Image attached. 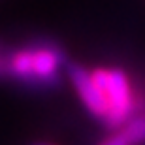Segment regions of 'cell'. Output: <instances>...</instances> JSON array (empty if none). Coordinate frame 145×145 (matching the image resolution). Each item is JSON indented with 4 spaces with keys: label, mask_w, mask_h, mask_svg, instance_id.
Listing matches in <instances>:
<instances>
[{
    "label": "cell",
    "mask_w": 145,
    "mask_h": 145,
    "mask_svg": "<svg viewBox=\"0 0 145 145\" xmlns=\"http://www.w3.org/2000/svg\"><path fill=\"white\" fill-rule=\"evenodd\" d=\"M145 141V113H138L128 123L104 138L98 145H138Z\"/></svg>",
    "instance_id": "277c9868"
},
{
    "label": "cell",
    "mask_w": 145,
    "mask_h": 145,
    "mask_svg": "<svg viewBox=\"0 0 145 145\" xmlns=\"http://www.w3.org/2000/svg\"><path fill=\"white\" fill-rule=\"evenodd\" d=\"M92 81L102 94V100L108 109L106 126L119 130L128 123L130 119L138 115L141 108L138 106V96L132 91L126 72L121 68H96L92 70Z\"/></svg>",
    "instance_id": "7a4b0ae2"
},
{
    "label": "cell",
    "mask_w": 145,
    "mask_h": 145,
    "mask_svg": "<svg viewBox=\"0 0 145 145\" xmlns=\"http://www.w3.org/2000/svg\"><path fill=\"white\" fill-rule=\"evenodd\" d=\"M64 53L57 45H30L4 53V77H13L27 85L55 87L60 83L59 68Z\"/></svg>",
    "instance_id": "6da1fadb"
},
{
    "label": "cell",
    "mask_w": 145,
    "mask_h": 145,
    "mask_svg": "<svg viewBox=\"0 0 145 145\" xmlns=\"http://www.w3.org/2000/svg\"><path fill=\"white\" fill-rule=\"evenodd\" d=\"M68 75H70L72 85H74L75 92H77V96L81 98L83 106L96 119L106 123L108 109H106V104L102 100V94L98 91V87L92 81L91 70H87V68H83L79 64H68Z\"/></svg>",
    "instance_id": "3957f363"
},
{
    "label": "cell",
    "mask_w": 145,
    "mask_h": 145,
    "mask_svg": "<svg viewBox=\"0 0 145 145\" xmlns=\"http://www.w3.org/2000/svg\"><path fill=\"white\" fill-rule=\"evenodd\" d=\"M32 145H51V143H43V141H38V143H32Z\"/></svg>",
    "instance_id": "5b68a950"
}]
</instances>
